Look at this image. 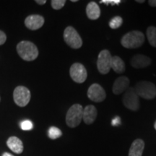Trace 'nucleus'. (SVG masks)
I'll return each mask as SVG.
<instances>
[{"mask_svg":"<svg viewBox=\"0 0 156 156\" xmlns=\"http://www.w3.org/2000/svg\"><path fill=\"white\" fill-rule=\"evenodd\" d=\"M86 14L89 19L95 20L101 16V9L99 5L95 2H91L87 4L86 7Z\"/></svg>","mask_w":156,"mask_h":156,"instance_id":"2eb2a0df","label":"nucleus"},{"mask_svg":"<svg viewBox=\"0 0 156 156\" xmlns=\"http://www.w3.org/2000/svg\"><path fill=\"white\" fill-rule=\"evenodd\" d=\"M7 145L15 153L20 154L23 151V142L17 136H10L7 141Z\"/></svg>","mask_w":156,"mask_h":156,"instance_id":"dca6fc26","label":"nucleus"},{"mask_svg":"<svg viewBox=\"0 0 156 156\" xmlns=\"http://www.w3.org/2000/svg\"><path fill=\"white\" fill-rule=\"evenodd\" d=\"M154 127H155V130H156V122H155V124H154Z\"/></svg>","mask_w":156,"mask_h":156,"instance_id":"2f4dec72","label":"nucleus"},{"mask_svg":"<svg viewBox=\"0 0 156 156\" xmlns=\"http://www.w3.org/2000/svg\"><path fill=\"white\" fill-rule=\"evenodd\" d=\"M129 80L127 77L122 76V77H118L113 85V93L115 95H119L121 93L125 92L129 88Z\"/></svg>","mask_w":156,"mask_h":156,"instance_id":"f8f14e48","label":"nucleus"},{"mask_svg":"<svg viewBox=\"0 0 156 156\" xmlns=\"http://www.w3.org/2000/svg\"><path fill=\"white\" fill-rule=\"evenodd\" d=\"M148 3L152 7H156V0H150L148 1Z\"/></svg>","mask_w":156,"mask_h":156,"instance_id":"bb28decb","label":"nucleus"},{"mask_svg":"<svg viewBox=\"0 0 156 156\" xmlns=\"http://www.w3.org/2000/svg\"><path fill=\"white\" fill-rule=\"evenodd\" d=\"M36 2L37 4H38L39 5H45V4L46 3V0H36Z\"/></svg>","mask_w":156,"mask_h":156,"instance_id":"cd10ccee","label":"nucleus"},{"mask_svg":"<svg viewBox=\"0 0 156 156\" xmlns=\"http://www.w3.org/2000/svg\"><path fill=\"white\" fill-rule=\"evenodd\" d=\"M120 123V118L119 117H116L114 119H113L112 121V124L114 126H116L117 124H119Z\"/></svg>","mask_w":156,"mask_h":156,"instance_id":"a878e982","label":"nucleus"},{"mask_svg":"<svg viewBox=\"0 0 156 156\" xmlns=\"http://www.w3.org/2000/svg\"><path fill=\"white\" fill-rule=\"evenodd\" d=\"M48 137L51 140H56L62 135V132L56 126H51L48 131Z\"/></svg>","mask_w":156,"mask_h":156,"instance_id":"aec40b11","label":"nucleus"},{"mask_svg":"<svg viewBox=\"0 0 156 156\" xmlns=\"http://www.w3.org/2000/svg\"><path fill=\"white\" fill-rule=\"evenodd\" d=\"M87 97L93 102L99 103L106 99V94L104 89L99 84L94 83L87 90Z\"/></svg>","mask_w":156,"mask_h":156,"instance_id":"9d476101","label":"nucleus"},{"mask_svg":"<svg viewBox=\"0 0 156 156\" xmlns=\"http://www.w3.org/2000/svg\"><path fill=\"white\" fill-rule=\"evenodd\" d=\"M17 51L19 56L25 61H34L38 56V48L34 43L23 41L17 45Z\"/></svg>","mask_w":156,"mask_h":156,"instance_id":"f257e3e1","label":"nucleus"},{"mask_svg":"<svg viewBox=\"0 0 156 156\" xmlns=\"http://www.w3.org/2000/svg\"><path fill=\"white\" fill-rule=\"evenodd\" d=\"M145 147V142L141 139H136L132 142L129 151V156H142Z\"/></svg>","mask_w":156,"mask_h":156,"instance_id":"f3484780","label":"nucleus"},{"mask_svg":"<svg viewBox=\"0 0 156 156\" xmlns=\"http://www.w3.org/2000/svg\"><path fill=\"white\" fill-rule=\"evenodd\" d=\"M69 75L72 79L77 83H83L86 80L87 73L85 67L80 63H75L71 66Z\"/></svg>","mask_w":156,"mask_h":156,"instance_id":"1a4fd4ad","label":"nucleus"},{"mask_svg":"<svg viewBox=\"0 0 156 156\" xmlns=\"http://www.w3.org/2000/svg\"><path fill=\"white\" fill-rule=\"evenodd\" d=\"M136 2H138V3H144L145 2V0H136Z\"/></svg>","mask_w":156,"mask_h":156,"instance_id":"c756f323","label":"nucleus"},{"mask_svg":"<svg viewBox=\"0 0 156 156\" xmlns=\"http://www.w3.org/2000/svg\"><path fill=\"white\" fill-rule=\"evenodd\" d=\"M30 90L25 86H17L13 92L15 103L20 107H25L30 101Z\"/></svg>","mask_w":156,"mask_h":156,"instance_id":"6e6552de","label":"nucleus"},{"mask_svg":"<svg viewBox=\"0 0 156 156\" xmlns=\"http://www.w3.org/2000/svg\"><path fill=\"white\" fill-rule=\"evenodd\" d=\"M123 103L126 108L132 111H137L140 108V99L134 87H129L124 93Z\"/></svg>","mask_w":156,"mask_h":156,"instance_id":"423d86ee","label":"nucleus"},{"mask_svg":"<svg viewBox=\"0 0 156 156\" xmlns=\"http://www.w3.org/2000/svg\"><path fill=\"white\" fill-rule=\"evenodd\" d=\"M145 42V35L141 31L133 30L129 32L122 37L121 44L124 48H136L142 46Z\"/></svg>","mask_w":156,"mask_h":156,"instance_id":"f03ea898","label":"nucleus"},{"mask_svg":"<svg viewBox=\"0 0 156 156\" xmlns=\"http://www.w3.org/2000/svg\"><path fill=\"white\" fill-rule=\"evenodd\" d=\"M2 156H14V155H11V154L9 153H5L2 154Z\"/></svg>","mask_w":156,"mask_h":156,"instance_id":"c85d7f7f","label":"nucleus"},{"mask_svg":"<svg viewBox=\"0 0 156 156\" xmlns=\"http://www.w3.org/2000/svg\"><path fill=\"white\" fill-rule=\"evenodd\" d=\"M6 40H7V36H6V34L3 31L0 30V45H2L6 42Z\"/></svg>","mask_w":156,"mask_h":156,"instance_id":"393cba45","label":"nucleus"},{"mask_svg":"<svg viewBox=\"0 0 156 156\" xmlns=\"http://www.w3.org/2000/svg\"><path fill=\"white\" fill-rule=\"evenodd\" d=\"M147 37L150 44L153 47H156V28L150 26L147 29Z\"/></svg>","mask_w":156,"mask_h":156,"instance_id":"6ab92c4d","label":"nucleus"},{"mask_svg":"<svg viewBox=\"0 0 156 156\" xmlns=\"http://www.w3.org/2000/svg\"><path fill=\"white\" fill-rule=\"evenodd\" d=\"M64 40L68 46L74 49L80 48L83 45L80 36L73 27L68 26L64 31Z\"/></svg>","mask_w":156,"mask_h":156,"instance_id":"39448f33","label":"nucleus"},{"mask_svg":"<svg viewBox=\"0 0 156 156\" xmlns=\"http://www.w3.org/2000/svg\"><path fill=\"white\" fill-rule=\"evenodd\" d=\"M71 2H77V0H72Z\"/></svg>","mask_w":156,"mask_h":156,"instance_id":"7c9ffc66","label":"nucleus"},{"mask_svg":"<svg viewBox=\"0 0 156 156\" xmlns=\"http://www.w3.org/2000/svg\"><path fill=\"white\" fill-rule=\"evenodd\" d=\"M151 64V59L148 56L143 54H136L132 58L131 64L134 68L140 69V68L147 67Z\"/></svg>","mask_w":156,"mask_h":156,"instance_id":"4468645a","label":"nucleus"},{"mask_svg":"<svg viewBox=\"0 0 156 156\" xmlns=\"http://www.w3.org/2000/svg\"><path fill=\"white\" fill-rule=\"evenodd\" d=\"M51 3L52 8L58 10V9H62L64 7L66 1L65 0H52Z\"/></svg>","mask_w":156,"mask_h":156,"instance_id":"4be33fe9","label":"nucleus"},{"mask_svg":"<svg viewBox=\"0 0 156 156\" xmlns=\"http://www.w3.org/2000/svg\"><path fill=\"white\" fill-rule=\"evenodd\" d=\"M101 4H106V5H119L121 3L120 0H101L100 1Z\"/></svg>","mask_w":156,"mask_h":156,"instance_id":"b1692460","label":"nucleus"},{"mask_svg":"<svg viewBox=\"0 0 156 156\" xmlns=\"http://www.w3.org/2000/svg\"><path fill=\"white\" fill-rule=\"evenodd\" d=\"M123 23V19L120 16H116L111 20L109 22V26L112 29H117L120 28Z\"/></svg>","mask_w":156,"mask_h":156,"instance_id":"412c9836","label":"nucleus"},{"mask_svg":"<svg viewBox=\"0 0 156 156\" xmlns=\"http://www.w3.org/2000/svg\"><path fill=\"white\" fill-rule=\"evenodd\" d=\"M112 56L108 50L104 49L99 53L97 60V68L102 75H106L111 69Z\"/></svg>","mask_w":156,"mask_h":156,"instance_id":"0eeeda50","label":"nucleus"},{"mask_svg":"<svg viewBox=\"0 0 156 156\" xmlns=\"http://www.w3.org/2000/svg\"><path fill=\"white\" fill-rule=\"evenodd\" d=\"M97 109L93 105H88L83 108V119L86 124H91L97 117Z\"/></svg>","mask_w":156,"mask_h":156,"instance_id":"ddd939ff","label":"nucleus"},{"mask_svg":"<svg viewBox=\"0 0 156 156\" xmlns=\"http://www.w3.org/2000/svg\"><path fill=\"white\" fill-rule=\"evenodd\" d=\"M21 129L23 130H25V131H28V130H31L33 129V123L30 122V120H25L21 123L20 124Z\"/></svg>","mask_w":156,"mask_h":156,"instance_id":"5701e85b","label":"nucleus"},{"mask_svg":"<svg viewBox=\"0 0 156 156\" xmlns=\"http://www.w3.org/2000/svg\"><path fill=\"white\" fill-rule=\"evenodd\" d=\"M44 24V18L41 15H31L25 20V25L28 29L36 30L41 28Z\"/></svg>","mask_w":156,"mask_h":156,"instance_id":"9b49d317","label":"nucleus"},{"mask_svg":"<svg viewBox=\"0 0 156 156\" xmlns=\"http://www.w3.org/2000/svg\"><path fill=\"white\" fill-rule=\"evenodd\" d=\"M83 108L80 104H74L68 110L66 115V123L67 126L75 128L79 126L83 120Z\"/></svg>","mask_w":156,"mask_h":156,"instance_id":"7ed1b4c3","label":"nucleus"},{"mask_svg":"<svg viewBox=\"0 0 156 156\" xmlns=\"http://www.w3.org/2000/svg\"><path fill=\"white\" fill-rule=\"evenodd\" d=\"M138 96L151 100L156 97V86L153 83L148 81H140L134 87Z\"/></svg>","mask_w":156,"mask_h":156,"instance_id":"20e7f679","label":"nucleus"},{"mask_svg":"<svg viewBox=\"0 0 156 156\" xmlns=\"http://www.w3.org/2000/svg\"><path fill=\"white\" fill-rule=\"evenodd\" d=\"M111 68L114 69L115 73L121 74L125 71V64L123 60L118 56H114L112 58Z\"/></svg>","mask_w":156,"mask_h":156,"instance_id":"a211bd4d","label":"nucleus"}]
</instances>
